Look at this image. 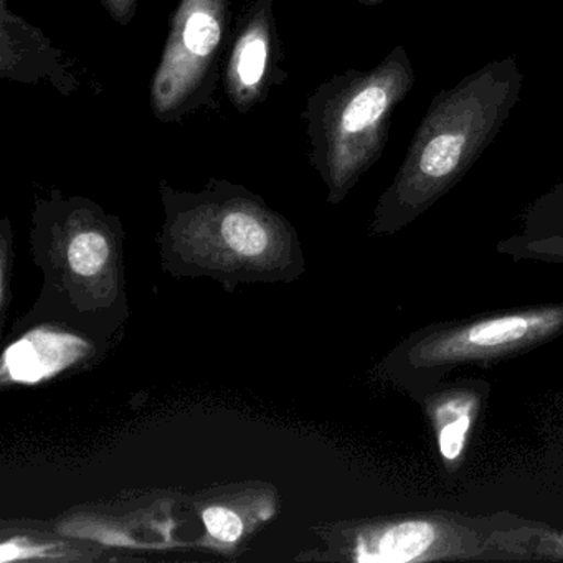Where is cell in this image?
I'll return each instance as SVG.
<instances>
[{
  "label": "cell",
  "instance_id": "obj_1",
  "mask_svg": "<svg viewBox=\"0 0 563 563\" xmlns=\"http://www.w3.org/2000/svg\"><path fill=\"white\" fill-rule=\"evenodd\" d=\"M522 87L516 58L506 57L438 91L375 203L368 233L397 235L451 192L499 136Z\"/></svg>",
  "mask_w": 563,
  "mask_h": 563
},
{
  "label": "cell",
  "instance_id": "obj_2",
  "mask_svg": "<svg viewBox=\"0 0 563 563\" xmlns=\"http://www.w3.org/2000/svg\"><path fill=\"white\" fill-rule=\"evenodd\" d=\"M159 192L161 258L174 276H210L232 289L305 272L295 227L246 187L210 179L200 190H179L161 180Z\"/></svg>",
  "mask_w": 563,
  "mask_h": 563
},
{
  "label": "cell",
  "instance_id": "obj_3",
  "mask_svg": "<svg viewBox=\"0 0 563 563\" xmlns=\"http://www.w3.org/2000/svg\"><path fill=\"white\" fill-rule=\"evenodd\" d=\"M123 239L121 220L93 200L58 189L37 194L31 245L45 279L22 325L44 319L111 338L130 314Z\"/></svg>",
  "mask_w": 563,
  "mask_h": 563
},
{
  "label": "cell",
  "instance_id": "obj_4",
  "mask_svg": "<svg viewBox=\"0 0 563 563\" xmlns=\"http://www.w3.org/2000/svg\"><path fill=\"white\" fill-rule=\"evenodd\" d=\"M324 540L331 559L349 562H563V529L510 510H413L345 520L329 527Z\"/></svg>",
  "mask_w": 563,
  "mask_h": 563
},
{
  "label": "cell",
  "instance_id": "obj_5",
  "mask_svg": "<svg viewBox=\"0 0 563 563\" xmlns=\"http://www.w3.org/2000/svg\"><path fill=\"white\" fill-rule=\"evenodd\" d=\"M417 84L404 45L391 48L375 67L351 68L322 81L305 103L302 121L309 164L339 206L380 161L395 111Z\"/></svg>",
  "mask_w": 563,
  "mask_h": 563
},
{
  "label": "cell",
  "instance_id": "obj_6",
  "mask_svg": "<svg viewBox=\"0 0 563 563\" xmlns=\"http://www.w3.org/2000/svg\"><path fill=\"white\" fill-rule=\"evenodd\" d=\"M562 335L563 299L430 322L387 352L375 378L420 404L460 368L489 367Z\"/></svg>",
  "mask_w": 563,
  "mask_h": 563
},
{
  "label": "cell",
  "instance_id": "obj_7",
  "mask_svg": "<svg viewBox=\"0 0 563 563\" xmlns=\"http://www.w3.org/2000/svg\"><path fill=\"white\" fill-rule=\"evenodd\" d=\"M235 0H180L151 78L150 107L159 123H183L217 108L223 62L232 38Z\"/></svg>",
  "mask_w": 563,
  "mask_h": 563
},
{
  "label": "cell",
  "instance_id": "obj_8",
  "mask_svg": "<svg viewBox=\"0 0 563 563\" xmlns=\"http://www.w3.org/2000/svg\"><path fill=\"white\" fill-rule=\"evenodd\" d=\"M275 2L246 0L233 24L222 84L227 100L240 114L262 107L288 78Z\"/></svg>",
  "mask_w": 563,
  "mask_h": 563
},
{
  "label": "cell",
  "instance_id": "obj_9",
  "mask_svg": "<svg viewBox=\"0 0 563 563\" xmlns=\"http://www.w3.org/2000/svg\"><path fill=\"white\" fill-rule=\"evenodd\" d=\"M0 77L15 84H48L64 97L80 88L74 60L41 29L15 14L9 0H0Z\"/></svg>",
  "mask_w": 563,
  "mask_h": 563
},
{
  "label": "cell",
  "instance_id": "obj_10",
  "mask_svg": "<svg viewBox=\"0 0 563 563\" xmlns=\"http://www.w3.org/2000/svg\"><path fill=\"white\" fill-rule=\"evenodd\" d=\"M489 394L490 385L483 378H446L418 404L430 424L444 470L450 473L463 464Z\"/></svg>",
  "mask_w": 563,
  "mask_h": 563
},
{
  "label": "cell",
  "instance_id": "obj_11",
  "mask_svg": "<svg viewBox=\"0 0 563 563\" xmlns=\"http://www.w3.org/2000/svg\"><path fill=\"white\" fill-rule=\"evenodd\" d=\"M70 329L60 322L37 325L9 345L2 361L4 384H37L93 358L97 339Z\"/></svg>",
  "mask_w": 563,
  "mask_h": 563
},
{
  "label": "cell",
  "instance_id": "obj_12",
  "mask_svg": "<svg viewBox=\"0 0 563 563\" xmlns=\"http://www.w3.org/2000/svg\"><path fill=\"white\" fill-rule=\"evenodd\" d=\"M246 509H252V506L246 503L245 497L223 499L222 496H217L210 503L203 504L200 519L212 549L223 552L239 549L240 542L249 532V522L262 523L268 519L258 514L252 516V512H243Z\"/></svg>",
  "mask_w": 563,
  "mask_h": 563
},
{
  "label": "cell",
  "instance_id": "obj_13",
  "mask_svg": "<svg viewBox=\"0 0 563 563\" xmlns=\"http://www.w3.org/2000/svg\"><path fill=\"white\" fill-rule=\"evenodd\" d=\"M519 222L523 235H563V180L532 200L520 213Z\"/></svg>",
  "mask_w": 563,
  "mask_h": 563
},
{
  "label": "cell",
  "instance_id": "obj_14",
  "mask_svg": "<svg viewBox=\"0 0 563 563\" xmlns=\"http://www.w3.org/2000/svg\"><path fill=\"white\" fill-rule=\"evenodd\" d=\"M496 252L512 262L563 266V235L532 236L514 233L496 243Z\"/></svg>",
  "mask_w": 563,
  "mask_h": 563
},
{
  "label": "cell",
  "instance_id": "obj_15",
  "mask_svg": "<svg viewBox=\"0 0 563 563\" xmlns=\"http://www.w3.org/2000/svg\"><path fill=\"white\" fill-rule=\"evenodd\" d=\"M0 263H2V295H0V301H2V321H4L5 314H8V288H9V275H11V268H9V262H11V249H12V227L9 222L8 217L2 220V242H0Z\"/></svg>",
  "mask_w": 563,
  "mask_h": 563
},
{
  "label": "cell",
  "instance_id": "obj_16",
  "mask_svg": "<svg viewBox=\"0 0 563 563\" xmlns=\"http://www.w3.org/2000/svg\"><path fill=\"white\" fill-rule=\"evenodd\" d=\"M107 14L121 27H128L136 18L144 0H98Z\"/></svg>",
  "mask_w": 563,
  "mask_h": 563
},
{
  "label": "cell",
  "instance_id": "obj_17",
  "mask_svg": "<svg viewBox=\"0 0 563 563\" xmlns=\"http://www.w3.org/2000/svg\"><path fill=\"white\" fill-rule=\"evenodd\" d=\"M355 2L362 5H380L384 4L385 0H355Z\"/></svg>",
  "mask_w": 563,
  "mask_h": 563
}]
</instances>
